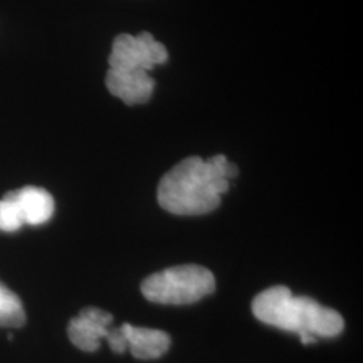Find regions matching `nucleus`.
Segmentation results:
<instances>
[{"label": "nucleus", "instance_id": "obj_9", "mask_svg": "<svg viewBox=\"0 0 363 363\" xmlns=\"http://www.w3.org/2000/svg\"><path fill=\"white\" fill-rule=\"evenodd\" d=\"M25 322L26 313L21 298L0 281V327H22Z\"/></svg>", "mask_w": 363, "mask_h": 363}, {"label": "nucleus", "instance_id": "obj_5", "mask_svg": "<svg viewBox=\"0 0 363 363\" xmlns=\"http://www.w3.org/2000/svg\"><path fill=\"white\" fill-rule=\"evenodd\" d=\"M112 323V313L96 307H88L70 320L67 325V335L77 349L93 352L99 350L101 339L108 340L111 337Z\"/></svg>", "mask_w": 363, "mask_h": 363}, {"label": "nucleus", "instance_id": "obj_10", "mask_svg": "<svg viewBox=\"0 0 363 363\" xmlns=\"http://www.w3.org/2000/svg\"><path fill=\"white\" fill-rule=\"evenodd\" d=\"M22 225H25V222L16 203L4 196L0 201V230L15 232L22 228Z\"/></svg>", "mask_w": 363, "mask_h": 363}, {"label": "nucleus", "instance_id": "obj_6", "mask_svg": "<svg viewBox=\"0 0 363 363\" xmlns=\"http://www.w3.org/2000/svg\"><path fill=\"white\" fill-rule=\"evenodd\" d=\"M106 89L127 105L145 104L155 89V81L145 70L109 69L105 77Z\"/></svg>", "mask_w": 363, "mask_h": 363}, {"label": "nucleus", "instance_id": "obj_2", "mask_svg": "<svg viewBox=\"0 0 363 363\" xmlns=\"http://www.w3.org/2000/svg\"><path fill=\"white\" fill-rule=\"evenodd\" d=\"M252 310L259 322L296 333L303 345L316 343L318 337H337L345 320L339 312L307 296H295L284 286H271L259 294Z\"/></svg>", "mask_w": 363, "mask_h": 363}, {"label": "nucleus", "instance_id": "obj_7", "mask_svg": "<svg viewBox=\"0 0 363 363\" xmlns=\"http://www.w3.org/2000/svg\"><path fill=\"white\" fill-rule=\"evenodd\" d=\"M120 328L127 342V350H130V354L138 359H157L169 349L171 337L164 331L136 327L130 323H124L120 325Z\"/></svg>", "mask_w": 363, "mask_h": 363}, {"label": "nucleus", "instance_id": "obj_3", "mask_svg": "<svg viewBox=\"0 0 363 363\" xmlns=\"http://www.w3.org/2000/svg\"><path fill=\"white\" fill-rule=\"evenodd\" d=\"M214 289V274L195 264L163 269L142 283V294L148 301L169 306L191 304L206 298Z\"/></svg>", "mask_w": 363, "mask_h": 363}, {"label": "nucleus", "instance_id": "obj_4", "mask_svg": "<svg viewBox=\"0 0 363 363\" xmlns=\"http://www.w3.org/2000/svg\"><path fill=\"white\" fill-rule=\"evenodd\" d=\"M169 60V52L163 43L154 38L148 31L138 35H117L109 54V69L115 70H145L150 72L156 65H163Z\"/></svg>", "mask_w": 363, "mask_h": 363}, {"label": "nucleus", "instance_id": "obj_8", "mask_svg": "<svg viewBox=\"0 0 363 363\" xmlns=\"http://www.w3.org/2000/svg\"><path fill=\"white\" fill-rule=\"evenodd\" d=\"M19 208L22 218L28 225H42L52 218L54 199L50 193L39 187H23L4 195Z\"/></svg>", "mask_w": 363, "mask_h": 363}, {"label": "nucleus", "instance_id": "obj_1", "mask_svg": "<svg viewBox=\"0 0 363 363\" xmlns=\"http://www.w3.org/2000/svg\"><path fill=\"white\" fill-rule=\"evenodd\" d=\"M237 166L225 155L208 160L199 156L183 159L159 182L157 202L175 216H202L220 206V196L229 190Z\"/></svg>", "mask_w": 363, "mask_h": 363}]
</instances>
